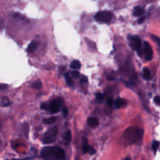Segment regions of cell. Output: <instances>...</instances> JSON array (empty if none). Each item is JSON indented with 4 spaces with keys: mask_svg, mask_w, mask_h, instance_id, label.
Wrapping results in <instances>:
<instances>
[{
    "mask_svg": "<svg viewBox=\"0 0 160 160\" xmlns=\"http://www.w3.org/2000/svg\"><path fill=\"white\" fill-rule=\"evenodd\" d=\"M41 156L45 159H64L65 153L61 147L46 146L42 149Z\"/></svg>",
    "mask_w": 160,
    "mask_h": 160,
    "instance_id": "1",
    "label": "cell"
},
{
    "mask_svg": "<svg viewBox=\"0 0 160 160\" xmlns=\"http://www.w3.org/2000/svg\"><path fill=\"white\" fill-rule=\"evenodd\" d=\"M143 136V131L137 127H131L124 132L123 137L128 144L134 143L141 140Z\"/></svg>",
    "mask_w": 160,
    "mask_h": 160,
    "instance_id": "2",
    "label": "cell"
},
{
    "mask_svg": "<svg viewBox=\"0 0 160 160\" xmlns=\"http://www.w3.org/2000/svg\"><path fill=\"white\" fill-rule=\"evenodd\" d=\"M58 132V126H54L50 129L44 134L43 140V143L46 145L53 143L55 141Z\"/></svg>",
    "mask_w": 160,
    "mask_h": 160,
    "instance_id": "3",
    "label": "cell"
},
{
    "mask_svg": "<svg viewBox=\"0 0 160 160\" xmlns=\"http://www.w3.org/2000/svg\"><path fill=\"white\" fill-rule=\"evenodd\" d=\"M113 15L109 11H101L97 13L95 16V19L100 23H108L112 20Z\"/></svg>",
    "mask_w": 160,
    "mask_h": 160,
    "instance_id": "4",
    "label": "cell"
},
{
    "mask_svg": "<svg viewBox=\"0 0 160 160\" xmlns=\"http://www.w3.org/2000/svg\"><path fill=\"white\" fill-rule=\"evenodd\" d=\"M131 46L132 49L134 50H136L139 56H141L143 53V50H142V46L141 40L136 36H134L131 37Z\"/></svg>",
    "mask_w": 160,
    "mask_h": 160,
    "instance_id": "5",
    "label": "cell"
},
{
    "mask_svg": "<svg viewBox=\"0 0 160 160\" xmlns=\"http://www.w3.org/2000/svg\"><path fill=\"white\" fill-rule=\"evenodd\" d=\"M62 103H63V101L60 98L52 101L50 105V110L51 113L52 114L58 113L60 111V106L61 105Z\"/></svg>",
    "mask_w": 160,
    "mask_h": 160,
    "instance_id": "6",
    "label": "cell"
},
{
    "mask_svg": "<svg viewBox=\"0 0 160 160\" xmlns=\"http://www.w3.org/2000/svg\"><path fill=\"white\" fill-rule=\"evenodd\" d=\"M144 53L145 55V58L147 61L152 60L153 58V50L150 44L148 42H144L143 43Z\"/></svg>",
    "mask_w": 160,
    "mask_h": 160,
    "instance_id": "7",
    "label": "cell"
},
{
    "mask_svg": "<svg viewBox=\"0 0 160 160\" xmlns=\"http://www.w3.org/2000/svg\"><path fill=\"white\" fill-rule=\"evenodd\" d=\"M88 124L91 128H94L99 125V119L96 117H90L88 119Z\"/></svg>",
    "mask_w": 160,
    "mask_h": 160,
    "instance_id": "8",
    "label": "cell"
},
{
    "mask_svg": "<svg viewBox=\"0 0 160 160\" xmlns=\"http://www.w3.org/2000/svg\"><path fill=\"white\" fill-rule=\"evenodd\" d=\"M39 44H40V42L39 41H33L29 44V46L27 49L28 51L30 52V53H32V52L34 51L39 46Z\"/></svg>",
    "mask_w": 160,
    "mask_h": 160,
    "instance_id": "9",
    "label": "cell"
},
{
    "mask_svg": "<svg viewBox=\"0 0 160 160\" xmlns=\"http://www.w3.org/2000/svg\"><path fill=\"white\" fill-rule=\"evenodd\" d=\"M144 14V10L143 8L140 6H137L135 7L134 11H133V15L135 16H140Z\"/></svg>",
    "mask_w": 160,
    "mask_h": 160,
    "instance_id": "10",
    "label": "cell"
},
{
    "mask_svg": "<svg viewBox=\"0 0 160 160\" xmlns=\"http://www.w3.org/2000/svg\"><path fill=\"white\" fill-rule=\"evenodd\" d=\"M126 101L121 98H118L115 101V106H116V108L118 109L123 107L124 106L126 105Z\"/></svg>",
    "mask_w": 160,
    "mask_h": 160,
    "instance_id": "11",
    "label": "cell"
},
{
    "mask_svg": "<svg viewBox=\"0 0 160 160\" xmlns=\"http://www.w3.org/2000/svg\"><path fill=\"white\" fill-rule=\"evenodd\" d=\"M82 144H83V152L84 154L88 153L89 148H90V146L88 145V140L86 138H83V141H82Z\"/></svg>",
    "mask_w": 160,
    "mask_h": 160,
    "instance_id": "12",
    "label": "cell"
},
{
    "mask_svg": "<svg viewBox=\"0 0 160 160\" xmlns=\"http://www.w3.org/2000/svg\"><path fill=\"white\" fill-rule=\"evenodd\" d=\"M143 77L146 80H149L152 77L151 72L148 68H145L143 70Z\"/></svg>",
    "mask_w": 160,
    "mask_h": 160,
    "instance_id": "13",
    "label": "cell"
},
{
    "mask_svg": "<svg viewBox=\"0 0 160 160\" xmlns=\"http://www.w3.org/2000/svg\"><path fill=\"white\" fill-rule=\"evenodd\" d=\"M56 119H57L56 117L52 116L50 118L44 119L43 120V123L45 124H52L56 121Z\"/></svg>",
    "mask_w": 160,
    "mask_h": 160,
    "instance_id": "14",
    "label": "cell"
},
{
    "mask_svg": "<svg viewBox=\"0 0 160 160\" xmlns=\"http://www.w3.org/2000/svg\"><path fill=\"white\" fill-rule=\"evenodd\" d=\"M70 66L73 69H79L81 68V63L78 60H74L71 63Z\"/></svg>",
    "mask_w": 160,
    "mask_h": 160,
    "instance_id": "15",
    "label": "cell"
},
{
    "mask_svg": "<svg viewBox=\"0 0 160 160\" xmlns=\"http://www.w3.org/2000/svg\"><path fill=\"white\" fill-rule=\"evenodd\" d=\"M32 88H33L34 89H36V90H40V89H41L42 87V83L40 80H37L36 81L34 82L32 84Z\"/></svg>",
    "mask_w": 160,
    "mask_h": 160,
    "instance_id": "16",
    "label": "cell"
},
{
    "mask_svg": "<svg viewBox=\"0 0 160 160\" xmlns=\"http://www.w3.org/2000/svg\"><path fill=\"white\" fill-rule=\"evenodd\" d=\"M1 105L4 106H7L11 104V102L6 97H3L1 98Z\"/></svg>",
    "mask_w": 160,
    "mask_h": 160,
    "instance_id": "17",
    "label": "cell"
},
{
    "mask_svg": "<svg viewBox=\"0 0 160 160\" xmlns=\"http://www.w3.org/2000/svg\"><path fill=\"white\" fill-rule=\"evenodd\" d=\"M65 79H66V83H67V84L68 86H72L73 85V81L72 80V78L69 76L68 74H66L65 75Z\"/></svg>",
    "mask_w": 160,
    "mask_h": 160,
    "instance_id": "18",
    "label": "cell"
},
{
    "mask_svg": "<svg viewBox=\"0 0 160 160\" xmlns=\"http://www.w3.org/2000/svg\"><path fill=\"white\" fill-rule=\"evenodd\" d=\"M65 140L68 142L71 141V140H72V133H71L70 130H67L65 133Z\"/></svg>",
    "mask_w": 160,
    "mask_h": 160,
    "instance_id": "19",
    "label": "cell"
},
{
    "mask_svg": "<svg viewBox=\"0 0 160 160\" xmlns=\"http://www.w3.org/2000/svg\"><path fill=\"white\" fill-rule=\"evenodd\" d=\"M96 100L98 103H101L103 101V96L101 93H97L96 94Z\"/></svg>",
    "mask_w": 160,
    "mask_h": 160,
    "instance_id": "20",
    "label": "cell"
},
{
    "mask_svg": "<svg viewBox=\"0 0 160 160\" xmlns=\"http://www.w3.org/2000/svg\"><path fill=\"white\" fill-rule=\"evenodd\" d=\"M159 143L158 141H153V143H152V149L154 152V153H156L157 149L159 147Z\"/></svg>",
    "mask_w": 160,
    "mask_h": 160,
    "instance_id": "21",
    "label": "cell"
},
{
    "mask_svg": "<svg viewBox=\"0 0 160 160\" xmlns=\"http://www.w3.org/2000/svg\"><path fill=\"white\" fill-rule=\"evenodd\" d=\"M72 74L74 78H79L80 76V74L78 71H75V70L73 71V72H72Z\"/></svg>",
    "mask_w": 160,
    "mask_h": 160,
    "instance_id": "22",
    "label": "cell"
},
{
    "mask_svg": "<svg viewBox=\"0 0 160 160\" xmlns=\"http://www.w3.org/2000/svg\"><path fill=\"white\" fill-rule=\"evenodd\" d=\"M106 103H107L109 107H112L113 105V99L112 98H109L107 100V102H106Z\"/></svg>",
    "mask_w": 160,
    "mask_h": 160,
    "instance_id": "23",
    "label": "cell"
},
{
    "mask_svg": "<svg viewBox=\"0 0 160 160\" xmlns=\"http://www.w3.org/2000/svg\"><path fill=\"white\" fill-rule=\"evenodd\" d=\"M88 153L90 154H94L96 153V150L94 148H93V146H90V148H89V150H88Z\"/></svg>",
    "mask_w": 160,
    "mask_h": 160,
    "instance_id": "24",
    "label": "cell"
},
{
    "mask_svg": "<svg viewBox=\"0 0 160 160\" xmlns=\"http://www.w3.org/2000/svg\"><path fill=\"white\" fill-rule=\"evenodd\" d=\"M62 112H63V114L64 115V116H67L68 114V110L66 107H63V109H62Z\"/></svg>",
    "mask_w": 160,
    "mask_h": 160,
    "instance_id": "25",
    "label": "cell"
},
{
    "mask_svg": "<svg viewBox=\"0 0 160 160\" xmlns=\"http://www.w3.org/2000/svg\"><path fill=\"white\" fill-rule=\"evenodd\" d=\"M152 37L154 40V41L158 44V45L159 46V48H160V38L159 37H158V36H154V35H153V36Z\"/></svg>",
    "mask_w": 160,
    "mask_h": 160,
    "instance_id": "26",
    "label": "cell"
},
{
    "mask_svg": "<svg viewBox=\"0 0 160 160\" xmlns=\"http://www.w3.org/2000/svg\"><path fill=\"white\" fill-rule=\"evenodd\" d=\"M154 103H156V105H160V97H159V96L154 97Z\"/></svg>",
    "mask_w": 160,
    "mask_h": 160,
    "instance_id": "27",
    "label": "cell"
},
{
    "mask_svg": "<svg viewBox=\"0 0 160 160\" xmlns=\"http://www.w3.org/2000/svg\"><path fill=\"white\" fill-rule=\"evenodd\" d=\"M41 109H44V110H48V105L46 103H42L41 105Z\"/></svg>",
    "mask_w": 160,
    "mask_h": 160,
    "instance_id": "28",
    "label": "cell"
},
{
    "mask_svg": "<svg viewBox=\"0 0 160 160\" xmlns=\"http://www.w3.org/2000/svg\"><path fill=\"white\" fill-rule=\"evenodd\" d=\"M88 81V79L86 77L83 76V77L81 78V80H80V83H81V84H83V83H85Z\"/></svg>",
    "mask_w": 160,
    "mask_h": 160,
    "instance_id": "29",
    "label": "cell"
},
{
    "mask_svg": "<svg viewBox=\"0 0 160 160\" xmlns=\"http://www.w3.org/2000/svg\"><path fill=\"white\" fill-rule=\"evenodd\" d=\"M145 20V16H141V17L138 20V23H139L140 24L142 23H143V22H144Z\"/></svg>",
    "mask_w": 160,
    "mask_h": 160,
    "instance_id": "30",
    "label": "cell"
},
{
    "mask_svg": "<svg viewBox=\"0 0 160 160\" xmlns=\"http://www.w3.org/2000/svg\"><path fill=\"white\" fill-rule=\"evenodd\" d=\"M8 87V86L7 84H1V90H5V89H6Z\"/></svg>",
    "mask_w": 160,
    "mask_h": 160,
    "instance_id": "31",
    "label": "cell"
},
{
    "mask_svg": "<svg viewBox=\"0 0 160 160\" xmlns=\"http://www.w3.org/2000/svg\"><path fill=\"white\" fill-rule=\"evenodd\" d=\"M107 79L108 80V81H114V78L111 76H107Z\"/></svg>",
    "mask_w": 160,
    "mask_h": 160,
    "instance_id": "32",
    "label": "cell"
}]
</instances>
